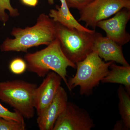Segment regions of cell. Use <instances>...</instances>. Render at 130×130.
Segmentation results:
<instances>
[{
	"mask_svg": "<svg viewBox=\"0 0 130 130\" xmlns=\"http://www.w3.org/2000/svg\"><path fill=\"white\" fill-rule=\"evenodd\" d=\"M11 35L14 38H6L0 46L1 51L26 53L30 48L42 45L47 46L55 40L56 22L48 15L42 13L35 25L24 29L14 27Z\"/></svg>",
	"mask_w": 130,
	"mask_h": 130,
	"instance_id": "1",
	"label": "cell"
},
{
	"mask_svg": "<svg viewBox=\"0 0 130 130\" xmlns=\"http://www.w3.org/2000/svg\"><path fill=\"white\" fill-rule=\"evenodd\" d=\"M49 4L53 5L54 0H47ZM60 6H56V9L50 11L48 16L54 21L59 23L70 29H75L90 32H94L95 30H91L79 23L71 13L66 0H60Z\"/></svg>",
	"mask_w": 130,
	"mask_h": 130,
	"instance_id": "12",
	"label": "cell"
},
{
	"mask_svg": "<svg viewBox=\"0 0 130 130\" xmlns=\"http://www.w3.org/2000/svg\"><path fill=\"white\" fill-rule=\"evenodd\" d=\"M45 77L35 91L34 104L38 116L44 111L53 100L62 80L59 75L53 71L50 72Z\"/></svg>",
	"mask_w": 130,
	"mask_h": 130,
	"instance_id": "9",
	"label": "cell"
},
{
	"mask_svg": "<svg viewBox=\"0 0 130 130\" xmlns=\"http://www.w3.org/2000/svg\"><path fill=\"white\" fill-rule=\"evenodd\" d=\"M119 99V109L121 120L125 126L126 130L130 129V94L126 90L123 85L119 87L118 90Z\"/></svg>",
	"mask_w": 130,
	"mask_h": 130,
	"instance_id": "14",
	"label": "cell"
},
{
	"mask_svg": "<svg viewBox=\"0 0 130 130\" xmlns=\"http://www.w3.org/2000/svg\"><path fill=\"white\" fill-rule=\"evenodd\" d=\"M96 31L90 32L70 29L56 22V36L67 58L76 64L93 51Z\"/></svg>",
	"mask_w": 130,
	"mask_h": 130,
	"instance_id": "5",
	"label": "cell"
},
{
	"mask_svg": "<svg viewBox=\"0 0 130 130\" xmlns=\"http://www.w3.org/2000/svg\"><path fill=\"white\" fill-rule=\"evenodd\" d=\"M130 9V0H93L79 11L78 21L95 30L99 21L109 18L123 8Z\"/></svg>",
	"mask_w": 130,
	"mask_h": 130,
	"instance_id": "6",
	"label": "cell"
},
{
	"mask_svg": "<svg viewBox=\"0 0 130 130\" xmlns=\"http://www.w3.org/2000/svg\"><path fill=\"white\" fill-rule=\"evenodd\" d=\"M11 0H0V21L5 24L8 21L9 16L6 13V10L9 12V16L15 18L19 16V10L14 8L11 3Z\"/></svg>",
	"mask_w": 130,
	"mask_h": 130,
	"instance_id": "15",
	"label": "cell"
},
{
	"mask_svg": "<svg viewBox=\"0 0 130 130\" xmlns=\"http://www.w3.org/2000/svg\"><path fill=\"white\" fill-rule=\"evenodd\" d=\"M24 5L30 7H35L38 3V0H21Z\"/></svg>",
	"mask_w": 130,
	"mask_h": 130,
	"instance_id": "20",
	"label": "cell"
},
{
	"mask_svg": "<svg viewBox=\"0 0 130 130\" xmlns=\"http://www.w3.org/2000/svg\"><path fill=\"white\" fill-rule=\"evenodd\" d=\"M27 70L40 77H44L50 72L60 76L67 86V68L76 69V65L69 60L63 53L58 38H55L44 49L25 55Z\"/></svg>",
	"mask_w": 130,
	"mask_h": 130,
	"instance_id": "2",
	"label": "cell"
},
{
	"mask_svg": "<svg viewBox=\"0 0 130 130\" xmlns=\"http://www.w3.org/2000/svg\"><path fill=\"white\" fill-rule=\"evenodd\" d=\"M27 64L24 60L20 58H15L9 64L10 71L13 74H23L27 69Z\"/></svg>",
	"mask_w": 130,
	"mask_h": 130,
	"instance_id": "18",
	"label": "cell"
},
{
	"mask_svg": "<svg viewBox=\"0 0 130 130\" xmlns=\"http://www.w3.org/2000/svg\"><path fill=\"white\" fill-rule=\"evenodd\" d=\"M113 63L112 61L105 62L96 51H93L83 60L76 63V72L67 81L68 88L71 91L79 86L81 95H90L93 89L106 76L109 67Z\"/></svg>",
	"mask_w": 130,
	"mask_h": 130,
	"instance_id": "3",
	"label": "cell"
},
{
	"mask_svg": "<svg viewBox=\"0 0 130 130\" xmlns=\"http://www.w3.org/2000/svg\"><path fill=\"white\" fill-rule=\"evenodd\" d=\"M130 19V9L123 8L111 18L99 21L98 27L104 30L107 37L121 46L129 42L130 35L126 27Z\"/></svg>",
	"mask_w": 130,
	"mask_h": 130,
	"instance_id": "8",
	"label": "cell"
},
{
	"mask_svg": "<svg viewBox=\"0 0 130 130\" xmlns=\"http://www.w3.org/2000/svg\"><path fill=\"white\" fill-rule=\"evenodd\" d=\"M123 129L124 128L126 130L125 126L124 124L123 121L121 120L119 121V122H118V123H116L115 125L114 126L113 129L121 130V129H123Z\"/></svg>",
	"mask_w": 130,
	"mask_h": 130,
	"instance_id": "21",
	"label": "cell"
},
{
	"mask_svg": "<svg viewBox=\"0 0 130 130\" xmlns=\"http://www.w3.org/2000/svg\"><path fill=\"white\" fill-rule=\"evenodd\" d=\"M109 68L110 70L101 82L119 84L124 86L126 91L130 94V66H118L113 63Z\"/></svg>",
	"mask_w": 130,
	"mask_h": 130,
	"instance_id": "13",
	"label": "cell"
},
{
	"mask_svg": "<svg viewBox=\"0 0 130 130\" xmlns=\"http://www.w3.org/2000/svg\"><path fill=\"white\" fill-rule=\"evenodd\" d=\"M95 126L88 112L74 103L68 101L53 130H90Z\"/></svg>",
	"mask_w": 130,
	"mask_h": 130,
	"instance_id": "7",
	"label": "cell"
},
{
	"mask_svg": "<svg viewBox=\"0 0 130 130\" xmlns=\"http://www.w3.org/2000/svg\"><path fill=\"white\" fill-rule=\"evenodd\" d=\"M69 8L80 11L92 2L93 0H66Z\"/></svg>",
	"mask_w": 130,
	"mask_h": 130,
	"instance_id": "19",
	"label": "cell"
},
{
	"mask_svg": "<svg viewBox=\"0 0 130 130\" xmlns=\"http://www.w3.org/2000/svg\"><path fill=\"white\" fill-rule=\"evenodd\" d=\"M25 123L7 120L0 118V130H25Z\"/></svg>",
	"mask_w": 130,
	"mask_h": 130,
	"instance_id": "17",
	"label": "cell"
},
{
	"mask_svg": "<svg viewBox=\"0 0 130 130\" xmlns=\"http://www.w3.org/2000/svg\"><path fill=\"white\" fill-rule=\"evenodd\" d=\"M37 84L17 79L0 83V100L13 108L24 118H32L35 113L34 98Z\"/></svg>",
	"mask_w": 130,
	"mask_h": 130,
	"instance_id": "4",
	"label": "cell"
},
{
	"mask_svg": "<svg viewBox=\"0 0 130 130\" xmlns=\"http://www.w3.org/2000/svg\"><path fill=\"white\" fill-rule=\"evenodd\" d=\"M68 102L67 93L60 86L51 103L41 114L37 122L40 130H53L55 123L64 110Z\"/></svg>",
	"mask_w": 130,
	"mask_h": 130,
	"instance_id": "10",
	"label": "cell"
},
{
	"mask_svg": "<svg viewBox=\"0 0 130 130\" xmlns=\"http://www.w3.org/2000/svg\"><path fill=\"white\" fill-rule=\"evenodd\" d=\"M0 118L7 120H14L18 122L25 123L23 116L14 110V112L9 111L0 103Z\"/></svg>",
	"mask_w": 130,
	"mask_h": 130,
	"instance_id": "16",
	"label": "cell"
},
{
	"mask_svg": "<svg viewBox=\"0 0 130 130\" xmlns=\"http://www.w3.org/2000/svg\"><path fill=\"white\" fill-rule=\"evenodd\" d=\"M122 46L110 40L107 37L96 32L93 51L105 62L112 61L122 66H130L123 54Z\"/></svg>",
	"mask_w": 130,
	"mask_h": 130,
	"instance_id": "11",
	"label": "cell"
}]
</instances>
